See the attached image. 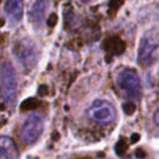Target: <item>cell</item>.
<instances>
[{"label": "cell", "mask_w": 159, "mask_h": 159, "mask_svg": "<svg viewBox=\"0 0 159 159\" xmlns=\"http://www.w3.org/2000/svg\"><path fill=\"white\" fill-rule=\"evenodd\" d=\"M16 78L15 70L10 63H2L0 66V97L6 103H12L15 98Z\"/></svg>", "instance_id": "3"}, {"label": "cell", "mask_w": 159, "mask_h": 159, "mask_svg": "<svg viewBox=\"0 0 159 159\" xmlns=\"http://www.w3.org/2000/svg\"><path fill=\"white\" fill-rule=\"evenodd\" d=\"M4 10H5V14L7 15L9 20L12 24L19 22L22 16V10H24L22 0H6Z\"/></svg>", "instance_id": "8"}, {"label": "cell", "mask_w": 159, "mask_h": 159, "mask_svg": "<svg viewBox=\"0 0 159 159\" xmlns=\"http://www.w3.org/2000/svg\"><path fill=\"white\" fill-rule=\"evenodd\" d=\"M15 53L19 61L24 63V66H29L30 63L35 62L36 58V51L31 42L29 41H20L16 43Z\"/></svg>", "instance_id": "6"}, {"label": "cell", "mask_w": 159, "mask_h": 159, "mask_svg": "<svg viewBox=\"0 0 159 159\" xmlns=\"http://www.w3.org/2000/svg\"><path fill=\"white\" fill-rule=\"evenodd\" d=\"M117 83L120 91L129 99H139L142 94V83L137 72L132 68L122 70L117 76Z\"/></svg>", "instance_id": "1"}, {"label": "cell", "mask_w": 159, "mask_h": 159, "mask_svg": "<svg viewBox=\"0 0 159 159\" xmlns=\"http://www.w3.org/2000/svg\"><path fill=\"white\" fill-rule=\"evenodd\" d=\"M82 2H88V1H91V0H81Z\"/></svg>", "instance_id": "11"}, {"label": "cell", "mask_w": 159, "mask_h": 159, "mask_svg": "<svg viewBox=\"0 0 159 159\" xmlns=\"http://www.w3.org/2000/svg\"><path fill=\"white\" fill-rule=\"evenodd\" d=\"M87 114L92 120L97 123L108 124L114 120L116 109L111 102L106 99H97L89 106V108L87 109Z\"/></svg>", "instance_id": "4"}, {"label": "cell", "mask_w": 159, "mask_h": 159, "mask_svg": "<svg viewBox=\"0 0 159 159\" xmlns=\"http://www.w3.org/2000/svg\"><path fill=\"white\" fill-rule=\"evenodd\" d=\"M46 5H47V2L43 1V0H37L34 4L32 11H31V16H32L34 20L39 21L40 19L43 17V14H45V10H46Z\"/></svg>", "instance_id": "9"}, {"label": "cell", "mask_w": 159, "mask_h": 159, "mask_svg": "<svg viewBox=\"0 0 159 159\" xmlns=\"http://www.w3.org/2000/svg\"><path fill=\"white\" fill-rule=\"evenodd\" d=\"M42 130H43L42 117L37 113H32L24 122L20 130V137L22 142H25L26 144H34L41 137Z\"/></svg>", "instance_id": "5"}, {"label": "cell", "mask_w": 159, "mask_h": 159, "mask_svg": "<svg viewBox=\"0 0 159 159\" xmlns=\"http://www.w3.org/2000/svg\"><path fill=\"white\" fill-rule=\"evenodd\" d=\"M158 47H159V29H152L143 35L139 42L138 62L142 66H148L152 62L153 53Z\"/></svg>", "instance_id": "2"}, {"label": "cell", "mask_w": 159, "mask_h": 159, "mask_svg": "<svg viewBox=\"0 0 159 159\" xmlns=\"http://www.w3.org/2000/svg\"><path fill=\"white\" fill-rule=\"evenodd\" d=\"M153 120H154L155 125L159 127V108L155 111V113H154V116H153Z\"/></svg>", "instance_id": "10"}, {"label": "cell", "mask_w": 159, "mask_h": 159, "mask_svg": "<svg viewBox=\"0 0 159 159\" xmlns=\"http://www.w3.org/2000/svg\"><path fill=\"white\" fill-rule=\"evenodd\" d=\"M19 152L14 140L7 135H0V159H17Z\"/></svg>", "instance_id": "7"}]
</instances>
